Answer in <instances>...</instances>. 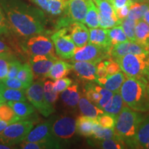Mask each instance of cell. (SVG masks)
<instances>
[{
  "label": "cell",
  "instance_id": "3957f363",
  "mask_svg": "<svg viewBox=\"0 0 149 149\" xmlns=\"http://www.w3.org/2000/svg\"><path fill=\"white\" fill-rule=\"evenodd\" d=\"M115 60L128 77L149 84V52L138 55L127 54Z\"/></svg>",
  "mask_w": 149,
  "mask_h": 149
},
{
  "label": "cell",
  "instance_id": "836d02e7",
  "mask_svg": "<svg viewBox=\"0 0 149 149\" xmlns=\"http://www.w3.org/2000/svg\"><path fill=\"white\" fill-rule=\"evenodd\" d=\"M107 32L111 46L128 42L127 37H126L122 26H117L111 28V29H107Z\"/></svg>",
  "mask_w": 149,
  "mask_h": 149
},
{
  "label": "cell",
  "instance_id": "f5cc1de1",
  "mask_svg": "<svg viewBox=\"0 0 149 149\" xmlns=\"http://www.w3.org/2000/svg\"><path fill=\"white\" fill-rule=\"evenodd\" d=\"M32 2L35 3L37 6H39L41 9L47 12L48 8V3L50 0H31Z\"/></svg>",
  "mask_w": 149,
  "mask_h": 149
},
{
  "label": "cell",
  "instance_id": "4dcf8cb0",
  "mask_svg": "<svg viewBox=\"0 0 149 149\" xmlns=\"http://www.w3.org/2000/svg\"><path fill=\"white\" fill-rule=\"evenodd\" d=\"M90 29L100 27L99 22V11L93 0H88V7L84 23Z\"/></svg>",
  "mask_w": 149,
  "mask_h": 149
},
{
  "label": "cell",
  "instance_id": "7dc6e473",
  "mask_svg": "<svg viewBox=\"0 0 149 149\" xmlns=\"http://www.w3.org/2000/svg\"><path fill=\"white\" fill-rule=\"evenodd\" d=\"M104 62H105L106 66H107L108 75H111V74H114L122 71L120 65L114 59L110 58L109 59H106V60H104Z\"/></svg>",
  "mask_w": 149,
  "mask_h": 149
},
{
  "label": "cell",
  "instance_id": "db71d44e",
  "mask_svg": "<svg viewBox=\"0 0 149 149\" xmlns=\"http://www.w3.org/2000/svg\"><path fill=\"white\" fill-rule=\"evenodd\" d=\"M6 52H11L10 48L2 41L0 40V53H6Z\"/></svg>",
  "mask_w": 149,
  "mask_h": 149
},
{
  "label": "cell",
  "instance_id": "f546056e",
  "mask_svg": "<svg viewBox=\"0 0 149 149\" xmlns=\"http://www.w3.org/2000/svg\"><path fill=\"white\" fill-rule=\"evenodd\" d=\"M93 137L96 139H107L118 137L115 131V128H104L99 124L95 119L93 127Z\"/></svg>",
  "mask_w": 149,
  "mask_h": 149
},
{
  "label": "cell",
  "instance_id": "be15d7a7",
  "mask_svg": "<svg viewBox=\"0 0 149 149\" xmlns=\"http://www.w3.org/2000/svg\"><path fill=\"white\" fill-rule=\"evenodd\" d=\"M93 1H96V0H93Z\"/></svg>",
  "mask_w": 149,
  "mask_h": 149
},
{
  "label": "cell",
  "instance_id": "5bb4252c",
  "mask_svg": "<svg viewBox=\"0 0 149 149\" xmlns=\"http://www.w3.org/2000/svg\"><path fill=\"white\" fill-rule=\"evenodd\" d=\"M56 55H36L31 56L29 64L32 68L35 78L45 77L53 67L54 63L57 60Z\"/></svg>",
  "mask_w": 149,
  "mask_h": 149
},
{
  "label": "cell",
  "instance_id": "91938a15",
  "mask_svg": "<svg viewBox=\"0 0 149 149\" xmlns=\"http://www.w3.org/2000/svg\"><path fill=\"white\" fill-rule=\"evenodd\" d=\"M133 1H143V0H133Z\"/></svg>",
  "mask_w": 149,
  "mask_h": 149
},
{
  "label": "cell",
  "instance_id": "277c9868",
  "mask_svg": "<svg viewBox=\"0 0 149 149\" xmlns=\"http://www.w3.org/2000/svg\"><path fill=\"white\" fill-rule=\"evenodd\" d=\"M144 120L142 115L130 107H124L116 117L115 131L126 146H130L140 124Z\"/></svg>",
  "mask_w": 149,
  "mask_h": 149
},
{
  "label": "cell",
  "instance_id": "e575fe53",
  "mask_svg": "<svg viewBox=\"0 0 149 149\" xmlns=\"http://www.w3.org/2000/svg\"><path fill=\"white\" fill-rule=\"evenodd\" d=\"M0 120L8 122L9 124L20 121L12 108L5 103L0 104Z\"/></svg>",
  "mask_w": 149,
  "mask_h": 149
},
{
  "label": "cell",
  "instance_id": "6f0895ef",
  "mask_svg": "<svg viewBox=\"0 0 149 149\" xmlns=\"http://www.w3.org/2000/svg\"><path fill=\"white\" fill-rule=\"evenodd\" d=\"M12 147L10 146H8V145H6L3 144H0V149H9L11 148Z\"/></svg>",
  "mask_w": 149,
  "mask_h": 149
},
{
  "label": "cell",
  "instance_id": "f35d334b",
  "mask_svg": "<svg viewBox=\"0 0 149 149\" xmlns=\"http://www.w3.org/2000/svg\"><path fill=\"white\" fill-rule=\"evenodd\" d=\"M67 0H50L47 13L53 16L61 15L66 7Z\"/></svg>",
  "mask_w": 149,
  "mask_h": 149
},
{
  "label": "cell",
  "instance_id": "2e32d148",
  "mask_svg": "<svg viewBox=\"0 0 149 149\" xmlns=\"http://www.w3.org/2000/svg\"><path fill=\"white\" fill-rule=\"evenodd\" d=\"M72 63V70L78 77L84 81H95L97 64L89 61H74Z\"/></svg>",
  "mask_w": 149,
  "mask_h": 149
},
{
  "label": "cell",
  "instance_id": "f6af8a7d",
  "mask_svg": "<svg viewBox=\"0 0 149 149\" xmlns=\"http://www.w3.org/2000/svg\"><path fill=\"white\" fill-rule=\"evenodd\" d=\"M72 84V80L70 78L63 77L56 79L53 82V89L57 93H61Z\"/></svg>",
  "mask_w": 149,
  "mask_h": 149
},
{
  "label": "cell",
  "instance_id": "9f6ffc18",
  "mask_svg": "<svg viewBox=\"0 0 149 149\" xmlns=\"http://www.w3.org/2000/svg\"><path fill=\"white\" fill-rule=\"evenodd\" d=\"M142 19L144 20V21L146 22V23H147L149 25V8H148V10H146V12L145 13L144 16H143Z\"/></svg>",
  "mask_w": 149,
  "mask_h": 149
},
{
  "label": "cell",
  "instance_id": "44dd1931",
  "mask_svg": "<svg viewBox=\"0 0 149 149\" xmlns=\"http://www.w3.org/2000/svg\"><path fill=\"white\" fill-rule=\"evenodd\" d=\"M89 32H90V36H89L88 44L103 47L109 50L110 53V49L112 46L108 35L107 29L94 28L89 30Z\"/></svg>",
  "mask_w": 149,
  "mask_h": 149
},
{
  "label": "cell",
  "instance_id": "681fc988",
  "mask_svg": "<svg viewBox=\"0 0 149 149\" xmlns=\"http://www.w3.org/2000/svg\"><path fill=\"white\" fill-rule=\"evenodd\" d=\"M130 6V5H126L124 6L122 8H117L116 10H115V14H116V16L119 19L122 21V20L127 17L128 13H129Z\"/></svg>",
  "mask_w": 149,
  "mask_h": 149
},
{
  "label": "cell",
  "instance_id": "9a60e30c",
  "mask_svg": "<svg viewBox=\"0 0 149 149\" xmlns=\"http://www.w3.org/2000/svg\"><path fill=\"white\" fill-rule=\"evenodd\" d=\"M149 52V48L144 46L137 42H126L117 44L112 46L110 49V55L111 58L117 59L127 55V54H138L146 53Z\"/></svg>",
  "mask_w": 149,
  "mask_h": 149
},
{
  "label": "cell",
  "instance_id": "d6a6232c",
  "mask_svg": "<svg viewBox=\"0 0 149 149\" xmlns=\"http://www.w3.org/2000/svg\"><path fill=\"white\" fill-rule=\"evenodd\" d=\"M17 78L23 84L24 88L26 89L33 84L34 74L30 64H23L19 71Z\"/></svg>",
  "mask_w": 149,
  "mask_h": 149
},
{
  "label": "cell",
  "instance_id": "bcb514c9",
  "mask_svg": "<svg viewBox=\"0 0 149 149\" xmlns=\"http://www.w3.org/2000/svg\"><path fill=\"white\" fill-rule=\"evenodd\" d=\"M22 66L21 61H19L16 59V57H14L10 61L8 65V72L7 77L8 78H14L16 77L19 71Z\"/></svg>",
  "mask_w": 149,
  "mask_h": 149
},
{
  "label": "cell",
  "instance_id": "603a6c76",
  "mask_svg": "<svg viewBox=\"0 0 149 149\" xmlns=\"http://www.w3.org/2000/svg\"><path fill=\"white\" fill-rule=\"evenodd\" d=\"M6 104L12 108L19 120H26L35 113V107L33 104L26 102L8 101L6 102Z\"/></svg>",
  "mask_w": 149,
  "mask_h": 149
},
{
  "label": "cell",
  "instance_id": "4316f807",
  "mask_svg": "<svg viewBox=\"0 0 149 149\" xmlns=\"http://www.w3.org/2000/svg\"><path fill=\"white\" fill-rule=\"evenodd\" d=\"M0 91L3 97L6 102L17 101V102H26V93L24 89H14L6 86L0 81Z\"/></svg>",
  "mask_w": 149,
  "mask_h": 149
},
{
  "label": "cell",
  "instance_id": "8d00e7d4",
  "mask_svg": "<svg viewBox=\"0 0 149 149\" xmlns=\"http://www.w3.org/2000/svg\"><path fill=\"white\" fill-rule=\"evenodd\" d=\"M15 57L11 52L0 53V81L7 77L10 61Z\"/></svg>",
  "mask_w": 149,
  "mask_h": 149
},
{
  "label": "cell",
  "instance_id": "6da1fadb",
  "mask_svg": "<svg viewBox=\"0 0 149 149\" xmlns=\"http://www.w3.org/2000/svg\"><path fill=\"white\" fill-rule=\"evenodd\" d=\"M0 6L10 30L17 36L26 39L45 33L47 20L42 10L23 0H0Z\"/></svg>",
  "mask_w": 149,
  "mask_h": 149
},
{
  "label": "cell",
  "instance_id": "4fadbf2b",
  "mask_svg": "<svg viewBox=\"0 0 149 149\" xmlns=\"http://www.w3.org/2000/svg\"><path fill=\"white\" fill-rule=\"evenodd\" d=\"M54 117H52L49 120L43 122L35 127L30 132L24 141H47L54 144L57 148H63L52 135V124H53Z\"/></svg>",
  "mask_w": 149,
  "mask_h": 149
},
{
  "label": "cell",
  "instance_id": "816d5d0a",
  "mask_svg": "<svg viewBox=\"0 0 149 149\" xmlns=\"http://www.w3.org/2000/svg\"><path fill=\"white\" fill-rule=\"evenodd\" d=\"M97 78L99 77H106L108 75L107 71V66L104 61H100L97 64V72H96Z\"/></svg>",
  "mask_w": 149,
  "mask_h": 149
},
{
  "label": "cell",
  "instance_id": "8fae6325",
  "mask_svg": "<svg viewBox=\"0 0 149 149\" xmlns=\"http://www.w3.org/2000/svg\"><path fill=\"white\" fill-rule=\"evenodd\" d=\"M22 48L30 56L36 55H55L53 42L48 37L42 34L33 35L27 38Z\"/></svg>",
  "mask_w": 149,
  "mask_h": 149
},
{
  "label": "cell",
  "instance_id": "c3c4849f",
  "mask_svg": "<svg viewBox=\"0 0 149 149\" xmlns=\"http://www.w3.org/2000/svg\"><path fill=\"white\" fill-rule=\"evenodd\" d=\"M1 81L6 86L8 87V88L14 89H20V90H22V89H25L23 84L16 77H6L5 78V79H3V80H1Z\"/></svg>",
  "mask_w": 149,
  "mask_h": 149
},
{
  "label": "cell",
  "instance_id": "ffe728a7",
  "mask_svg": "<svg viewBox=\"0 0 149 149\" xmlns=\"http://www.w3.org/2000/svg\"><path fill=\"white\" fill-rule=\"evenodd\" d=\"M81 97L79 91V85L74 83L70 85L68 88L61 92V99L65 107L73 110L77 108L79 103V99Z\"/></svg>",
  "mask_w": 149,
  "mask_h": 149
},
{
  "label": "cell",
  "instance_id": "11a10c76",
  "mask_svg": "<svg viewBox=\"0 0 149 149\" xmlns=\"http://www.w3.org/2000/svg\"><path fill=\"white\" fill-rule=\"evenodd\" d=\"M9 125L8 122H5V121L0 120V133L3 131V130L5 129Z\"/></svg>",
  "mask_w": 149,
  "mask_h": 149
},
{
  "label": "cell",
  "instance_id": "b9f144b4",
  "mask_svg": "<svg viewBox=\"0 0 149 149\" xmlns=\"http://www.w3.org/2000/svg\"><path fill=\"white\" fill-rule=\"evenodd\" d=\"M99 22H100V27H101L102 29H109L120 25L122 23V21L118 19L107 17L99 13Z\"/></svg>",
  "mask_w": 149,
  "mask_h": 149
},
{
  "label": "cell",
  "instance_id": "8992f818",
  "mask_svg": "<svg viewBox=\"0 0 149 149\" xmlns=\"http://www.w3.org/2000/svg\"><path fill=\"white\" fill-rule=\"evenodd\" d=\"M76 132V120L73 117L68 115L54 117L52 135L62 147L70 143Z\"/></svg>",
  "mask_w": 149,
  "mask_h": 149
},
{
  "label": "cell",
  "instance_id": "6125c7cd",
  "mask_svg": "<svg viewBox=\"0 0 149 149\" xmlns=\"http://www.w3.org/2000/svg\"><path fill=\"white\" fill-rule=\"evenodd\" d=\"M149 1V0H143V1H144H144Z\"/></svg>",
  "mask_w": 149,
  "mask_h": 149
},
{
  "label": "cell",
  "instance_id": "ee69618b",
  "mask_svg": "<svg viewBox=\"0 0 149 149\" xmlns=\"http://www.w3.org/2000/svg\"><path fill=\"white\" fill-rule=\"evenodd\" d=\"M10 29L8 20L0 6V37L8 36L10 34Z\"/></svg>",
  "mask_w": 149,
  "mask_h": 149
},
{
  "label": "cell",
  "instance_id": "83f0119b",
  "mask_svg": "<svg viewBox=\"0 0 149 149\" xmlns=\"http://www.w3.org/2000/svg\"><path fill=\"white\" fill-rule=\"evenodd\" d=\"M136 42L149 48V25L144 20H137L135 25Z\"/></svg>",
  "mask_w": 149,
  "mask_h": 149
},
{
  "label": "cell",
  "instance_id": "7bdbcfd3",
  "mask_svg": "<svg viewBox=\"0 0 149 149\" xmlns=\"http://www.w3.org/2000/svg\"><path fill=\"white\" fill-rule=\"evenodd\" d=\"M97 120L102 126L104 128H115L116 117L109 113H104L97 117Z\"/></svg>",
  "mask_w": 149,
  "mask_h": 149
},
{
  "label": "cell",
  "instance_id": "ab89813d",
  "mask_svg": "<svg viewBox=\"0 0 149 149\" xmlns=\"http://www.w3.org/2000/svg\"><path fill=\"white\" fill-rule=\"evenodd\" d=\"M44 92L46 101L53 106L59 97V93L53 89V81L48 80L44 83Z\"/></svg>",
  "mask_w": 149,
  "mask_h": 149
},
{
  "label": "cell",
  "instance_id": "30bf717a",
  "mask_svg": "<svg viewBox=\"0 0 149 149\" xmlns=\"http://www.w3.org/2000/svg\"><path fill=\"white\" fill-rule=\"evenodd\" d=\"M56 54L63 59H70L73 57L76 46L70 37L68 27L59 29L51 36Z\"/></svg>",
  "mask_w": 149,
  "mask_h": 149
},
{
  "label": "cell",
  "instance_id": "7c38bea8",
  "mask_svg": "<svg viewBox=\"0 0 149 149\" xmlns=\"http://www.w3.org/2000/svg\"><path fill=\"white\" fill-rule=\"evenodd\" d=\"M84 91L86 98L101 109L107 105L114 94L113 91L93 83L87 84Z\"/></svg>",
  "mask_w": 149,
  "mask_h": 149
},
{
  "label": "cell",
  "instance_id": "d6986e66",
  "mask_svg": "<svg viewBox=\"0 0 149 149\" xmlns=\"http://www.w3.org/2000/svg\"><path fill=\"white\" fill-rule=\"evenodd\" d=\"M149 142V117L143 120L132 141L131 148H146Z\"/></svg>",
  "mask_w": 149,
  "mask_h": 149
},
{
  "label": "cell",
  "instance_id": "f907efd6",
  "mask_svg": "<svg viewBox=\"0 0 149 149\" xmlns=\"http://www.w3.org/2000/svg\"><path fill=\"white\" fill-rule=\"evenodd\" d=\"M107 1L112 5L114 10L122 8L124 6L131 5V3L133 2V0H107Z\"/></svg>",
  "mask_w": 149,
  "mask_h": 149
},
{
  "label": "cell",
  "instance_id": "1f68e13d",
  "mask_svg": "<svg viewBox=\"0 0 149 149\" xmlns=\"http://www.w3.org/2000/svg\"><path fill=\"white\" fill-rule=\"evenodd\" d=\"M149 8V5L144 1H133L130 6L127 17L133 20L141 19Z\"/></svg>",
  "mask_w": 149,
  "mask_h": 149
},
{
  "label": "cell",
  "instance_id": "ba28073f",
  "mask_svg": "<svg viewBox=\"0 0 149 149\" xmlns=\"http://www.w3.org/2000/svg\"><path fill=\"white\" fill-rule=\"evenodd\" d=\"M27 100L42 115L48 117L55 112L53 105L46 101L44 92V81L33 83L25 91Z\"/></svg>",
  "mask_w": 149,
  "mask_h": 149
},
{
  "label": "cell",
  "instance_id": "484cf974",
  "mask_svg": "<svg viewBox=\"0 0 149 149\" xmlns=\"http://www.w3.org/2000/svg\"><path fill=\"white\" fill-rule=\"evenodd\" d=\"M95 119L86 115H81L76 120V130L80 135L91 137L93 135V127Z\"/></svg>",
  "mask_w": 149,
  "mask_h": 149
},
{
  "label": "cell",
  "instance_id": "7402d4cb",
  "mask_svg": "<svg viewBox=\"0 0 149 149\" xmlns=\"http://www.w3.org/2000/svg\"><path fill=\"white\" fill-rule=\"evenodd\" d=\"M72 70V66L66 61L57 59L54 63L51 70L46 74L45 77L56 80L66 77Z\"/></svg>",
  "mask_w": 149,
  "mask_h": 149
},
{
  "label": "cell",
  "instance_id": "ac0fdd59",
  "mask_svg": "<svg viewBox=\"0 0 149 149\" xmlns=\"http://www.w3.org/2000/svg\"><path fill=\"white\" fill-rule=\"evenodd\" d=\"M127 76L124 72L120 71L106 77H99L95 79V82L99 85L113 93L120 92V88L124 82Z\"/></svg>",
  "mask_w": 149,
  "mask_h": 149
},
{
  "label": "cell",
  "instance_id": "9c48e42d",
  "mask_svg": "<svg viewBox=\"0 0 149 149\" xmlns=\"http://www.w3.org/2000/svg\"><path fill=\"white\" fill-rule=\"evenodd\" d=\"M111 58L109 50L87 44L83 47H76L71 61H89L97 64L100 61Z\"/></svg>",
  "mask_w": 149,
  "mask_h": 149
},
{
  "label": "cell",
  "instance_id": "7a4b0ae2",
  "mask_svg": "<svg viewBox=\"0 0 149 149\" xmlns=\"http://www.w3.org/2000/svg\"><path fill=\"white\" fill-rule=\"evenodd\" d=\"M120 93L128 107L139 113L149 112V84L126 78Z\"/></svg>",
  "mask_w": 149,
  "mask_h": 149
},
{
  "label": "cell",
  "instance_id": "74e56055",
  "mask_svg": "<svg viewBox=\"0 0 149 149\" xmlns=\"http://www.w3.org/2000/svg\"><path fill=\"white\" fill-rule=\"evenodd\" d=\"M95 3H96L99 13L102 15L107 17L118 19L115 14L114 8L107 0H96Z\"/></svg>",
  "mask_w": 149,
  "mask_h": 149
},
{
  "label": "cell",
  "instance_id": "d4e9b609",
  "mask_svg": "<svg viewBox=\"0 0 149 149\" xmlns=\"http://www.w3.org/2000/svg\"><path fill=\"white\" fill-rule=\"evenodd\" d=\"M78 105L81 114L91 118L97 119L98 116L104 113V111L92 104V102L84 97H80Z\"/></svg>",
  "mask_w": 149,
  "mask_h": 149
},
{
  "label": "cell",
  "instance_id": "680465c9",
  "mask_svg": "<svg viewBox=\"0 0 149 149\" xmlns=\"http://www.w3.org/2000/svg\"><path fill=\"white\" fill-rule=\"evenodd\" d=\"M5 102H6V101L4 99H3L2 95H1V91H0V104H3V103H5Z\"/></svg>",
  "mask_w": 149,
  "mask_h": 149
},
{
  "label": "cell",
  "instance_id": "e0dca14e",
  "mask_svg": "<svg viewBox=\"0 0 149 149\" xmlns=\"http://www.w3.org/2000/svg\"><path fill=\"white\" fill-rule=\"evenodd\" d=\"M68 28L70 37L77 47H83L88 44L90 32L84 23L74 22Z\"/></svg>",
  "mask_w": 149,
  "mask_h": 149
},
{
  "label": "cell",
  "instance_id": "52a82bcc",
  "mask_svg": "<svg viewBox=\"0 0 149 149\" xmlns=\"http://www.w3.org/2000/svg\"><path fill=\"white\" fill-rule=\"evenodd\" d=\"M34 127L33 121H17L10 124L0 133V142L12 146L25 139Z\"/></svg>",
  "mask_w": 149,
  "mask_h": 149
},
{
  "label": "cell",
  "instance_id": "60d3db41",
  "mask_svg": "<svg viewBox=\"0 0 149 149\" xmlns=\"http://www.w3.org/2000/svg\"><path fill=\"white\" fill-rule=\"evenodd\" d=\"M20 148L24 149H47L57 148L54 144L47 141H22Z\"/></svg>",
  "mask_w": 149,
  "mask_h": 149
},
{
  "label": "cell",
  "instance_id": "94428289",
  "mask_svg": "<svg viewBox=\"0 0 149 149\" xmlns=\"http://www.w3.org/2000/svg\"><path fill=\"white\" fill-rule=\"evenodd\" d=\"M146 148H148V149H149V142L148 143V144L146 145Z\"/></svg>",
  "mask_w": 149,
  "mask_h": 149
},
{
  "label": "cell",
  "instance_id": "cb8c5ba5",
  "mask_svg": "<svg viewBox=\"0 0 149 149\" xmlns=\"http://www.w3.org/2000/svg\"><path fill=\"white\" fill-rule=\"evenodd\" d=\"M91 146H96L103 149H123L126 148V144L120 137L107 139H96L88 140Z\"/></svg>",
  "mask_w": 149,
  "mask_h": 149
},
{
  "label": "cell",
  "instance_id": "5b68a950",
  "mask_svg": "<svg viewBox=\"0 0 149 149\" xmlns=\"http://www.w3.org/2000/svg\"><path fill=\"white\" fill-rule=\"evenodd\" d=\"M88 7V0H67L61 17L56 24V29L68 27L74 22L84 23Z\"/></svg>",
  "mask_w": 149,
  "mask_h": 149
},
{
  "label": "cell",
  "instance_id": "f1b7e54d",
  "mask_svg": "<svg viewBox=\"0 0 149 149\" xmlns=\"http://www.w3.org/2000/svg\"><path fill=\"white\" fill-rule=\"evenodd\" d=\"M124 101L120 92L114 93L113 97L111 98L107 106L103 109V111L107 113H109L117 117L120 114L123 107Z\"/></svg>",
  "mask_w": 149,
  "mask_h": 149
},
{
  "label": "cell",
  "instance_id": "d590c367",
  "mask_svg": "<svg viewBox=\"0 0 149 149\" xmlns=\"http://www.w3.org/2000/svg\"><path fill=\"white\" fill-rule=\"evenodd\" d=\"M137 23L136 20L126 17L124 19L122 20V27L123 28L124 33L127 37L129 42H136L135 37V25Z\"/></svg>",
  "mask_w": 149,
  "mask_h": 149
}]
</instances>
